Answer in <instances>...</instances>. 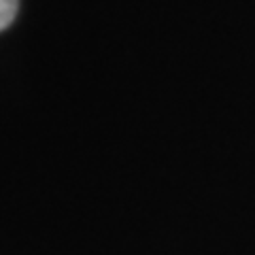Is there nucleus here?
I'll use <instances>...</instances> for the list:
<instances>
[{
    "instance_id": "f257e3e1",
    "label": "nucleus",
    "mask_w": 255,
    "mask_h": 255,
    "mask_svg": "<svg viewBox=\"0 0 255 255\" xmlns=\"http://www.w3.org/2000/svg\"><path fill=\"white\" fill-rule=\"evenodd\" d=\"M17 13V0H0V30L9 28Z\"/></svg>"
}]
</instances>
